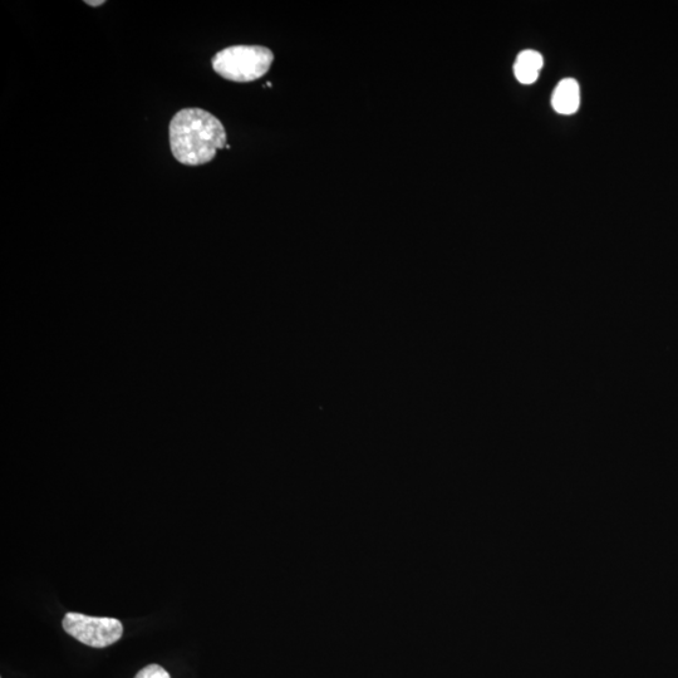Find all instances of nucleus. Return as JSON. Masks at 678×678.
<instances>
[{"label": "nucleus", "instance_id": "1", "mask_svg": "<svg viewBox=\"0 0 678 678\" xmlns=\"http://www.w3.org/2000/svg\"><path fill=\"white\" fill-rule=\"evenodd\" d=\"M170 147L180 164H209L226 145L223 124L201 108H185L174 116L169 127Z\"/></svg>", "mask_w": 678, "mask_h": 678}, {"label": "nucleus", "instance_id": "2", "mask_svg": "<svg viewBox=\"0 0 678 678\" xmlns=\"http://www.w3.org/2000/svg\"><path fill=\"white\" fill-rule=\"evenodd\" d=\"M274 54L263 46H233L216 53L213 68L225 80L247 83L267 75Z\"/></svg>", "mask_w": 678, "mask_h": 678}, {"label": "nucleus", "instance_id": "3", "mask_svg": "<svg viewBox=\"0 0 678 678\" xmlns=\"http://www.w3.org/2000/svg\"><path fill=\"white\" fill-rule=\"evenodd\" d=\"M63 630L83 645L105 648L121 640L124 626L115 618L90 617L70 612L63 618Z\"/></svg>", "mask_w": 678, "mask_h": 678}, {"label": "nucleus", "instance_id": "4", "mask_svg": "<svg viewBox=\"0 0 678 678\" xmlns=\"http://www.w3.org/2000/svg\"><path fill=\"white\" fill-rule=\"evenodd\" d=\"M581 105V90L573 78H565L555 87L552 96V106L560 115H573Z\"/></svg>", "mask_w": 678, "mask_h": 678}, {"label": "nucleus", "instance_id": "5", "mask_svg": "<svg viewBox=\"0 0 678 678\" xmlns=\"http://www.w3.org/2000/svg\"><path fill=\"white\" fill-rule=\"evenodd\" d=\"M544 65L542 54L535 51H524L515 62V77L523 85H532L538 80L539 72Z\"/></svg>", "mask_w": 678, "mask_h": 678}, {"label": "nucleus", "instance_id": "6", "mask_svg": "<svg viewBox=\"0 0 678 678\" xmlns=\"http://www.w3.org/2000/svg\"><path fill=\"white\" fill-rule=\"evenodd\" d=\"M135 678H171L169 672L159 665H150L137 673Z\"/></svg>", "mask_w": 678, "mask_h": 678}, {"label": "nucleus", "instance_id": "7", "mask_svg": "<svg viewBox=\"0 0 678 678\" xmlns=\"http://www.w3.org/2000/svg\"><path fill=\"white\" fill-rule=\"evenodd\" d=\"M86 4L91 7H100L105 4V0H100V2H91V0H87Z\"/></svg>", "mask_w": 678, "mask_h": 678}]
</instances>
